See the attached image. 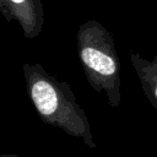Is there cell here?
I'll list each match as a JSON object with an SVG mask.
<instances>
[{
	"label": "cell",
	"instance_id": "obj_3",
	"mask_svg": "<svg viewBox=\"0 0 157 157\" xmlns=\"http://www.w3.org/2000/svg\"><path fill=\"white\" fill-rule=\"evenodd\" d=\"M0 11L7 22L18 23L25 38L33 39L42 33L44 25L42 0H0Z\"/></svg>",
	"mask_w": 157,
	"mask_h": 157
},
{
	"label": "cell",
	"instance_id": "obj_2",
	"mask_svg": "<svg viewBox=\"0 0 157 157\" xmlns=\"http://www.w3.org/2000/svg\"><path fill=\"white\" fill-rule=\"evenodd\" d=\"M77 53L87 82L97 93H104L109 107L118 108L120 93V60L113 34L98 21L83 22L76 33Z\"/></svg>",
	"mask_w": 157,
	"mask_h": 157
},
{
	"label": "cell",
	"instance_id": "obj_5",
	"mask_svg": "<svg viewBox=\"0 0 157 157\" xmlns=\"http://www.w3.org/2000/svg\"><path fill=\"white\" fill-rule=\"evenodd\" d=\"M0 157H18V156L13 155V153H2V155H0Z\"/></svg>",
	"mask_w": 157,
	"mask_h": 157
},
{
	"label": "cell",
	"instance_id": "obj_1",
	"mask_svg": "<svg viewBox=\"0 0 157 157\" xmlns=\"http://www.w3.org/2000/svg\"><path fill=\"white\" fill-rule=\"evenodd\" d=\"M22 70L28 98L40 120L70 136L82 139L90 148H96L88 117L70 85L56 80L39 63L23 64Z\"/></svg>",
	"mask_w": 157,
	"mask_h": 157
},
{
	"label": "cell",
	"instance_id": "obj_4",
	"mask_svg": "<svg viewBox=\"0 0 157 157\" xmlns=\"http://www.w3.org/2000/svg\"><path fill=\"white\" fill-rule=\"evenodd\" d=\"M130 61L140 80L142 91L152 107L157 109V54L147 60L137 52L130 50Z\"/></svg>",
	"mask_w": 157,
	"mask_h": 157
}]
</instances>
